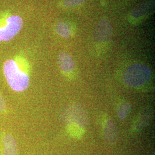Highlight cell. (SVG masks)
Wrapping results in <instances>:
<instances>
[{"instance_id":"7a4b0ae2","label":"cell","mask_w":155,"mask_h":155,"mask_svg":"<svg viewBox=\"0 0 155 155\" xmlns=\"http://www.w3.org/2000/svg\"><path fill=\"white\" fill-rule=\"evenodd\" d=\"M150 77L151 71L148 67L136 63L126 70L123 75V81L128 86L137 87L147 83Z\"/></svg>"},{"instance_id":"4fadbf2b","label":"cell","mask_w":155,"mask_h":155,"mask_svg":"<svg viewBox=\"0 0 155 155\" xmlns=\"http://www.w3.org/2000/svg\"><path fill=\"white\" fill-rule=\"evenodd\" d=\"M153 155H154V154H153Z\"/></svg>"},{"instance_id":"ba28073f","label":"cell","mask_w":155,"mask_h":155,"mask_svg":"<svg viewBox=\"0 0 155 155\" xmlns=\"http://www.w3.org/2000/svg\"><path fill=\"white\" fill-rule=\"evenodd\" d=\"M56 31L61 37L68 38L71 35V29L68 24L64 21H60L56 25Z\"/></svg>"},{"instance_id":"52a82bcc","label":"cell","mask_w":155,"mask_h":155,"mask_svg":"<svg viewBox=\"0 0 155 155\" xmlns=\"http://www.w3.org/2000/svg\"><path fill=\"white\" fill-rule=\"evenodd\" d=\"M117 136V130L114 123L112 121L109 120L106 122L105 127V138L106 141L110 143H115Z\"/></svg>"},{"instance_id":"8992f818","label":"cell","mask_w":155,"mask_h":155,"mask_svg":"<svg viewBox=\"0 0 155 155\" xmlns=\"http://www.w3.org/2000/svg\"><path fill=\"white\" fill-rule=\"evenodd\" d=\"M4 155H17V146L15 139L11 135H6L3 139Z\"/></svg>"},{"instance_id":"277c9868","label":"cell","mask_w":155,"mask_h":155,"mask_svg":"<svg viewBox=\"0 0 155 155\" xmlns=\"http://www.w3.org/2000/svg\"><path fill=\"white\" fill-rule=\"evenodd\" d=\"M112 36V27L110 22L106 19H102L98 22L95 29V38L98 41L106 42Z\"/></svg>"},{"instance_id":"7c38bea8","label":"cell","mask_w":155,"mask_h":155,"mask_svg":"<svg viewBox=\"0 0 155 155\" xmlns=\"http://www.w3.org/2000/svg\"><path fill=\"white\" fill-rule=\"evenodd\" d=\"M5 109V104L2 96L0 95V111L4 110Z\"/></svg>"},{"instance_id":"8fae6325","label":"cell","mask_w":155,"mask_h":155,"mask_svg":"<svg viewBox=\"0 0 155 155\" xmlns=\"http://www.w3.org/2000/svg\"><path fill=\"white\" fill-rule=\"evenodd\" d=\"M85 0H64L63 4L67 7H74L84 3Z\"/></svg>"},{"instance_id":"9c48e42d","label":"cell","mask_w":155,"mask_h":155,"mask_svg":"<svg viewBox=\"0 0 155 155\" xmlns=\"http://www.w3.org/2000/svg\"><path fill=\"white\" fill-rule=\"evenodd\" d=\"M153 8V4H149V2L141 4V5L139 6L137 8H135L133 12L131 13L132 16L133 17L137 18L140 17L144 16L145 15H147L150 10Z\"/></svg>"},{"instance_id":"6da1fadb","label":"cell","mask_w":155,"mask_h":155,"mask_svg":"<svg viewBox=\"0 0 155 155\" xmlns=\"http://www.w3.org/2000/svg\"><path fill=\"white\" fill-rule=\"evenodd\" d=\"M4 72L7 82L16 91H23L29 84V77L20 68L15 60L9 59L4 65Z\"/></svg>"},{"instance_id":"5b68a950","label":"cell","mask_w":155,"mask_h":155,"mask_svg":"<svg viewBox=\"0 0 155 155\" xmlns=\"http://www.w3.org/2000/svg\"><path fill=\"white\" fill-rule=\"evenodd\" d=\"M58 64L63 72H68L74 70L75 63L72 56L69 54L62 52L58 57Z\"/></svg>"},{"instance_id":"30bf717a","label":"cell","mask_w":155,"mask_h":155,"mask_svg":"<svg viewBox=\"0 0 155 155\" xmlns=\"http://www.w3.org/2000/svg\"><path fill=\"white\" fill-rule=\"evenodd\" d=\"M131 110V105L127 103H124L119 106L117 110V115L118 118L123 120L128 116Z\"/></svg>"},{"instance_id":"3957f363","label":"cell","mask_w":155,"mask_h":155,"mask_svg":"<svg viewBox=\"0 0 155 155\" xmlns=\"http://www.w3.org/2000/svg\"><path fill=\"white\" fill-rule=\"evenodd\" d=\"M22 25V18L17 15L0 19V42L12 40L20 31Z\"/></svg>"}]
</instances>
